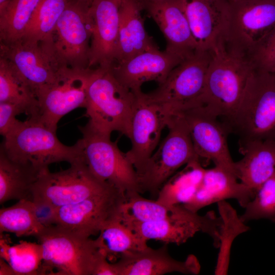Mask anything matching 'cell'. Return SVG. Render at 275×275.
<instances>
[{"label": "cell", "mask_w": 275, "mask_h": 275, "mask_svg": "<svg viewBox=\"0 0 275 275\" xmlns=\"http://www.w3.org/2000/svg\"><path fill=\"white\" fill-rule=\"evenodd\" d=\"M92 70H59L56 80L36 93L39 103L37 119L56 131L58 124L64 116L77 108H85Z\"/></svg>", "instance_id": "cell-13"}, {"label": "cell", "mask_w": 275, "mask_h": 275, "mask_svg": "<svg viewBox=\"0 0 275 275\" xmlns=\"http://www.w3.org/2000/svg\"><path fill=\"white\" fill-rule=\"evenodd\" d=\"M45 227L39 218L33 201L20 200L0 210V233L9 232L17 237H36Z\"/></svg>", "instance_id": "cell-30"}, {"label": "cell", "mask_w": 275, "mask_h": 275, "mask_svg": "<svg viewBox=\"0 0 275 275\" xmlns=\"http://www.w3.org/2000/svg\"><path fill=\"white\" fill-rule=\"evenodd\" d=\"M95 239L107 260L143 250L148 247L143 239L130 228L116 218L107 223Z\"/></svg>", "instance_id": "cell-27"}, {"label": "cell", "mask_w": 275, "mask_h": 275, "mask_svg": "<svg viewBox=\"0 0 275 275\" xmlns=\"http://www.w3.org/2000/svg\"><path fill=\"white\" fill-rule=\"evenodd\" d=\"M225 121L239 144L275 139V73L255 69L238 107Z\"/></svg>", "instance_id": "cell-5"}, {"label": "cell", "mask_w": 275, "mask_h": 275, "mask_svg": "<svg viewBox=\"0 0 275 275\" xmlns=\"http://www.w3.org/2000/svg\"><path fill=\"white\" fill-rule=\"evenodd\" d=\"M123 224L147 241L155 239L178 245L185 243L201 231L208 234L212 239L215 247L218 248L222 220L213 212L200 215L180 204L177 211L167 218Z\"/></svg>", "instance_id": "cell-14"}, {"label": "cell", "mask_w": 275, "mask_h": 275, "mask_svg": "<svg viewBox=\"0 0 275 275\" xmlns=\"http://www.w3.org/2000/svg\"><path fill=\"white\" fill-rule=\"evenodd\" d=\"M122 0H92L93 20L89 68H110L115 64Z\"/></svg>", "instance_id": "cell-19"}, {"label": "cell", "mask_w": 275, "mask_h": 275, "mask_svg": "<svg viewBox=\"0 0 275 275\" xmlns=\"http://www.w3.org/2000/svg\"><path fill=\"white\" fill-rule=\"evenodd\" d=\"M211 59V50H196L182 60L165 80L145 97L169 115L198 106Z\"/></svg>", "instance_id": "cell-8"}, {"label": "cell", "mask_w": 275, "mask_h": 275, "mask_svg": "<svg viewBox=\"0 0 275 275\" xmlns=\"http://www.w3.org/2000/svg\"><path fill=\"white\" fill-rule=\"evenodd\" d=\"M0 275H15L11 266L2 258H0Z\"/></svg>", "instance_id": "cell-39"}, {"label": "cell", "mask_w": 275, "mask_h": 275, "mask_svg": "<svg viewBox=\"0 0 275 275\" xmlns=\"http://www.w3.org/2000/svg\"><path fill=\"white\" fill-rule=\"evenodd\" d=\"M8 0H0V5H3L4 3H5Z\"/></svg>", "instance_id": "cell-41"}, {"label": "cell", "mask_w": 275, "mask_h": 275, "mask_svg": "<svg viewBox=\"0 0 275 275\" xmlns=\"http://www.w3.org/2000/svg\"><path fill=\"white\" fill-rule=\"evenodd\" d=\"M141 6L142 7L143 10H145L148 6L160 3H163L172 0H137Z\"/></svg>", "instance_id": "cell-40"}, {"label": "cell", "mask_w": 275, "mask_h": 275, "mask_svg": "<svg viewBox=\"0 0 275 275\" xmlns=\"http://www.w3.org/2000/svg\"><path fill=\"white\" fill-rule=\"evenodd\" d=\"M178 114H181L185 120L195 150L201 162L203 160H211L215 166L236 176L235 161L231 156L227 140L230 132L226 124L221 122L217 116L202 106Z\"/></svg>", "instance_id": "cell-15"}, {"label": "cell", "mask_w": 275, "mask_h": 275, "mask_svg": "<svg viewBox=\"0 0 275 275\" xmlns=\"http://www.w3.org/2000/svg\"><path fill=\"white\" fill-rule=\"evenodd\" d=\"M198 50H211L223 41L229 14L227 0H181Z\"/></svg>", "instance_id": "cell-20"}, {"label": "cell", "mask_w": 275, "mask_h": 275, "mask_svg": "<svg viewBox=\"0 0 275 275\" xmlns=\"http://www.w3.org/2000/svg\"><path fill=\"white\" fill-rule=\"evenodd\" d=\"M222 220L219 238V252L215 268V274L224 275L228 272L232 244L240 234L250 230L236 211L226 200L217 202Z\"/></svg>", "instance_id": "cell-33"}, {"label": "cell", "mask_w": 275, "mask_h": 275, "mask_svg": "<svg viewBox=\"0 0 275 275\" xmlns=\"http://www.w3.org/2000/svg\"><path fill=\"white\" fill-rule=\"evenodd\" d=\"M137 0H122L120 9L118 42L115 63L157 47L147 33Z\"/></svg>", "instance_id": "cell-25"}, {"label": "cell", "mask_w": 275, "mask_h": 275, "mask_svg": "<svg viewBox=\"0 0 275 275\" xmlns=\"http://www.w3.org/2000/svg\"><path fill=\"white\" fill-rule=\"evenodd\" d=\"M0 58L8 62L35 95L53 82L59 71L40 43L22 39L9 43H0Z\"/></svg>", "instance_id": "cell-17"}, {"label": "cell", "mask_w": 275, "mask_h": 275, "mask_svg": "<svg viewBox=\"0 0 275 275\" xmlns=\"http://www.w3.org/2000/svg\"><path fill=\"white\" fill-rule=\"evenodd\" d=\"M237 179L234 174L217 166L205 169L196 191L183 205L188 209L197 212L211 204L234 199L244 208L255 194L241 182H238Z\"/></svg>", "instance_id": "cell-22"}, {"label": "cell", "mask_w": 275, "mask_h": 275, "mask_svg": "<svg viewBox=\"0 0 275 275\" xmlns=\"http://www.w3.org/2000/svg\"><path fill=\"white\" fill-rule=\"evenodd\" d=\"M183 60L155 47L115 63L111 69L121 84L136 94L142 91L141 87L145 82L154 81L158 85L162 83L172 70Z\"/></svg>", "instance_id": "cell-18"}, {"label": "cell", "mask_w": 275, "mask_h": 275, "mask_svg": "<svg viewBox=\"0 0 275 275\" xmlns=\"http://www.w3.org/2000/svg\"><path fill=\"white\" fill-rule=\"evenodd\" d=\"M44 171L10 159L0 148V204L13 200L33 201L34 185Z\"/></svg>", "instance_id": "cell-26"}, {"label": "cell", "mask_w": 275, "mask_h": 275, "mask_svg": "<svg viewBox=\"0 0 275 275\" xmlns=\"http://www.w3.org/2000/svg\"><path fill=\"white\" fill-rule=\"evenodd\" d=\"M241 1V0H227L228 2H233V1Z\"/></svg>", "instance_id": "cell-43"}, {"label": "cell", "mask_w": 275, "mask_h": 275, "mask_svg": "<svg viewBox=\"0 0 275 275\" xmlns=\"http://www.w3.org/2000/svg\"><path fill=\"white\" fill-rule=\"evenodd\" d=\"M244 208L240 216L245 223L262 218L275 223V174L261 185Z\"/></svg>", "instance_id": "cell-36"}, {"label": "cell", "mask_w": 275, "mask_h": 275, "mask_svg": "<svg viewBox=\"0 0 275 275\" xmlns=\"http://www.w3.org/2000/svg\"><path fill=\"white\" fill-rule=\"evenodd\" d=\"M117 275H162L172 272L198 274L201 269L199 261L194 255L184 261L171 257L166 245L158 249L150 247L122 256L114 262Z\"/></svg>", "instance_id": "cell-21"}, {"label": "cell", "mask_w": 275, "mask_h": 275, "mask_svg": "<svg viewBox=\"0 0 275 275\" xmlns=\"http://www.w3.org/2000/svg\"><path fill=\"white\" fill-rule=\"evenodd\" d=\"M114 187L96 178L83 161L67 169L43 171L33 188V201L39 208L53 211Z\"/></svg>", "instance_id": "cell-9"}, {"label": "cell", "mask_w": 275, "mask_h": 275, "mask_svg": "<svg viewBox=\"0 0 275 275\" xmlns=\"http://www.w3.org/2000/svg\"><path fill=\"white\" fill-rule=\"evenodd\" d=\"M69 1V0H41L21 39L38 43L47 40Z\"/></svg>", "instance_id": "cell-35"}, {"label": "cell", "mask_w": 275, "mask_h": 275, "mask_svg": "<svg viewBox=\"0 0 275 275\" xmlns=\"http://www.w3.org/2000/svg\"><path fill=\"white\" fill-rule=\"evenodd\" d=\"M36 238L41 245V274L94 275L106 257L95 240L53 225L46 227Z\"/></svg>", "instance_id": "cell-6"}, {"label": "cell", "mask_w": 275, "mask_h": 275, "mask_svg": "<svg viewBox=\"0 0 275 275\" xmlns=\"http://www.w3.org/2000/svg\"><path fill=\"white\" fill-rule=\"evenodd\" d=\"M145 10L164 35L166 50L184 59L198 50L181 0L153 4Z\"/></svg>", "instance_id": "cell-23"}, {"label": "cell", "mask_w": 275, "mask_h": 275, "mask_svg": "<svg viewBox=\"0 0 275 275\" xmlns=\"http://www.w3.org/2000/svg\"><path fill=\"white\" fill-rule=\"evenodd\" d=\"M41 1L8 0L0 5V43L22 38Z\"/></svg>", "instance_id": "cell-29"}, {"label": "cell", "mask_w": 275, "mask_h": 275, "mask_svg": "<svg viewBox=\"0 0 275 275\" xmlns=\"http://www.w3.org/2000/svg\"><path fill=\"white\" fill-rule=\"evenodd\" d=\"M90 5L85 0H69L50 36L40 43L58 71L90 69Z\"/></svg>", "instance_id": "cell-3"}, {"label": "cell", "mask_w": 275, "mask_h": 275, "mask_svg": "<svg viewBox=\"0 0 275 275\" xmlns=\"http://www.w3.org/2000/svg\"><path fill=\"white\" fill-rule=\"evenodd\" d=\"M180 205L168 206L135 193L126 197L120 208L119 219L125 224L159 221L172 216Z\"/></svg>", "instance_id": "cell-34"}, {"label": "cell", "mask_w": 275, "mask_h": 275, "mask_svg": "<svg viewBox=\"0 0 275 275\" xmlns=\"http://www.w3.org/2000/svg\"><path fill=\"white\" fill-rule=\"evenodd\" d=\"M2 149L11 159L30 163L45 170L53 163L66 161L70 164L83 160L80 140L73 146H67L58 139L56 131L37 118L17 120L4 137Z\"/></svg>", "instance_id": "cell-1"}, {"label": "cell", "mask_w": 275, "mask_h": 275, "mask_svg": "<svg viewBox=\"0 0 275 275\" xmlns=\"http://www.w3.org/2000/svg\"><path fill=\"white\" fill-rule=\"evenodd\" d=\"M250 61L256 69L275 73V26L261 42Z\"/></svg>", "instance_id": "cell-37"}, {"label": "cell", "mask_w": 275, "mask_h": 275, "mask_svg": "<svg viewBox=\"0 0 275 275\" xmlns=\"http://www.w3.org/2000/svg\"><path fill=\"white\" fill-rule=\"evenodd\" d=\"M239 145L243 156L235 162V174L256 194L275 174V139L255 140Z\"/></svg>", "instance_id": "cell-24"}, {"label": "cell", "mask_w": 275, "mask_h": 275, "mask_svg": "<svg viewBox=\"0 0 275 275\" xmlns=\"http://www.w3.org/2000/svg\"><path fill=\"white\" fill-rule=\"evenodd\" d=\"M184 169L170 177L158 193L157 200L168 206L184 204L194 194L203 176L205 169L199 160L185 165Z\"/></svg>", "instance_id": "cell-28"}, {"label": "cell", "mask_w": 275, "mask_h": 275, "mask_svg": "<svg viewBox=\"0 0 275 275\" xmlns=\"http://www.w3.org/2000/svg\"><path fill=\"white\" fill-rule=\"evenodd\" d=\"M25 114V109L17 104L2 102H0V133L4 137L13 127L17 120L16 117Z\"/></svg>", "instance_id": "cell-38"}, {"label": "cell", "mask_w": 275, "mask_h": 275, "mask_svg": "<svg viewBox=\"0 0 275 275\" xmlns=\"http://www.w3.org/2000/svg\"><path fill=\"white\" fill-rule=\"evenodd\" d=\"M126 195L116 188L110 189L72 204L59 207L52 212L49 226L89 238L99 234L111 221L119 217Z\"/></svg>", "instance_id": "cell-12"}, {"label": "cell", "mask_w": 275, "mask_h": 275, "mask_svg": "<svg viewBox=\"0 0 275 275\" xmlns=\"http://www.w3.org/2000/svg\"><path fill=\"white\" fill-rule=\"evenodd\" d=\"M136 94L124 86L110 68L93 69L87 91L88 123L111 135L118 131L129 138Z\"/></svg>", "instance_id": "cell-2"}, {"label": "cell", "mask_w": 275, "mask_h": 275, "mask_svg": "<svg viewBox=\"0 0 275 275\" xmlns=\"http://www.w3.org/2000/svg\"><path fill=\"white\" fill-rule=\"evenodd\" d=\"M167 127V135L138 175L142 193H158L164 183L182 166L195 160L201 162L182 115L171 116Z\"/></svg>", "instance_id": "cell-11"}, {"label": "cell", "mask_w": 275, "mask_h": 275, "mask_svg": "<svg viewBox=\"0 0 275 275\" xmlns=\"http://www.w3.org/2000/svg\"><path fill=\"white\" fill-rule=\"evenodd\" d=\"M79 129L82 134L83 160L90 172L126 196L141 193L138 173L111 135L97 131L88 123Z\"/></svg>", "instance_id": "cell-7"}, {"label": "cell", "mask_w": 275, "mask_h": 275, "mask_svg": "<svg viewBox=\"0 0 275 275\" xmlns=\"http://www.w3.org/2000/svg\"><path fill=\"white\" fill-rule=\"evenodd\" d=\"M87 2H89L90 4H91V2L92 1V0H85Z\"/></svg>", "instance_id": "cell-42"}, {"label": "cell", "mask_w": 275, "mask_h": 275, "mask_svg": "<svg viewBox=\"0 0 275 275\" xmlns=\"http://www.w3.org/2000/svg\"><path fill=\"white\" fill-rule=\"evenodd\" d=\"M136 94L128 138L131 146L126 154L139 175L158 147L171 116L159 105L148 100L143 91Z\"/></svg>", "instance_id": "cell-16"}, {"label": "cell", "mask_w": 275, "mask_h": 275, "mask_svg": "<svg viewBox=\"0 0 275 275\" xmlns=\"http://www.w3.org/2000/svg\"><path fill=\"white\" fill-rule=\"evenodd\" d=\"M12 103L22 107L29 118H38V99L30 87L8 62L0 58V102Z\"/></svg>", "instance_id": "cell-32"}, {"label": "cell", "mask_w": 275, "mask_h": 275, "mask_svg": "<svg viewBox=\"0 0 275 275\" xmlns=\"http://www.w3.org/2000/svg\"><path fill=\"white\" fill-rule=\"evenodd\" d=\"M211 59L198 106L225 120L238 107L255 68L247 58L229 51L222 42L211 50Z\"/></svg>", "instance_id": "cell-4"}, {"label": "cell", "mask_w": 275, "mask_h": 275, "mask_svg": "<svg viewBox=\"0 0 275 275\" xmlns=\"http://www.w3.org/2000/svg\"><path fill=\"white\" fill-rule=\"evenodd\" d=\"M0 234L1 257L11 266L15 275L41 274L43 254L39 242L20 241L11 245L9 238Z\"/></svg>", "instance_id": "cell-31"}, {"label": "cell", "mask_w": 275, "mask_h": 275, "mask_svg": "<svg viewBox=\"0 0 275 275\" xmlns=\"http://www.w3.org/2000/svg\"><path fill=\"white\" fill-rule=\"evenodd\" d=\"M228 2L229 14L222 42L229 51L250 61L275 26V0Z\"/></svg>", "instance_id": "cell-10"}]
</instances>
